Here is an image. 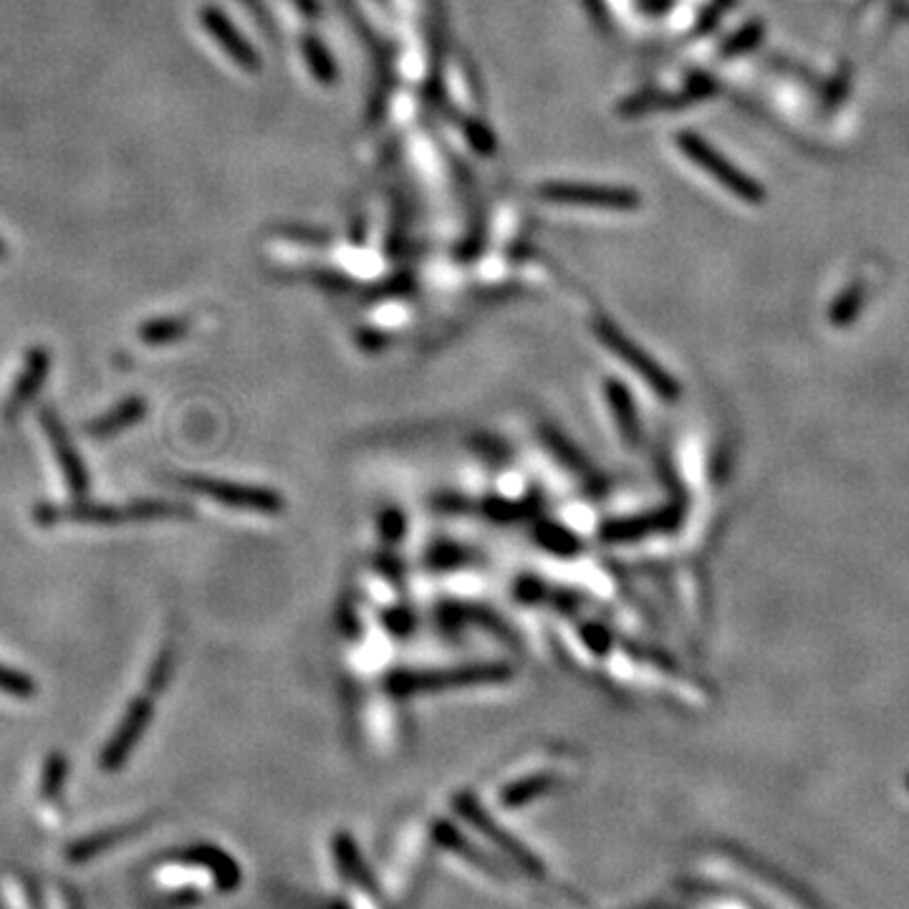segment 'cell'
Wrapping results in <instances>:
<instances>
[{
    "label": "cell",
    "instance_id": "obj_16",
    "mask_svg": "<svg viewBox=\"0 0 909 909\" xmlns=\"http://www.w3.org/2000/svg\"><path fill=\"white\" fill-rule=\"evenodd\" d=\"M144 415H147V402H144L142 397L124 400L122 404H116L114 410L106 412V415L94 420L92 425H89V435H94V437L120 435L122 430L132 427L134 422H140Z\"/></svg>",
    "mask_w": 909,
    "mask_h": 909
},
{
    "label": "cell",
    "instance_id": "obj_24",
    "mask_svg": "<svg viewBox=\"0 0 909 909\" xmlns=\"http://www.w3.org/2000/svg\"><path fill=\"white\" fill-rule=\"evenodd\" d=\"M0 692H3V695L25 700V698L35 695V682L29 678V674L16 672L11 668H6V664H0Z\"/></svg>",
    "mask_w": 909,
    "mask_h": 909
},
{
    "label": "cell",
    "instance_id": "obj_33",
    "mask_svg": "<svg viewBox=\"0 0 909 909\" xmlns=\"http://www.w3.org/2000/svg\"><path fill=\"white\" fill-rule=\"evenodd\" d=\"M758 33H761V25H751V29H745L743 33H737V35H735V43H731V47H727V53H741V51H745V49H751L753 43H755V39H758Z\"/></svg>",
    "mask_w": 909,
    "mask_h": 909
},
{
    "label": "cell",
    "instance_id": "obj_14",
    "mask_svg": "<svg viewBox=\"0 0 909 909\" xmlns=\"http://www.w3.org/2000/svg\"><path fill=\"white\" fill-rule=\"evenodd\" d=\"M556 786H559V778L551 776V773H530V776L516 778L508 786H503L500 804L510 808V812H516V808H524L530 800L551 794Z\"/></svg>",
    "mask_w": 909,
    "mask_h": 909
},
{
    "label": "cell",
    "instance_id": "obj_7",
    "mask_svg": "<svg viewBox=\"0 0 909 909\" xmlns=\"http://www.w3.org/2000/svg\"><path fill=\"white\" fill-rule=\"evenodd\" d=\"M544 200L554 205H574V208L593 210H637L642 205L639 193L629 187H601V185H546L538 190Z\"/></svg>",
    "mask_w": 909,
    "mask_h": 909
},
{
    "label": "cell",
    "instance_id": "obj_27",
    "mask_svg": "<svg viewBox=\"0 0 909 909\" xmlns=\"http://www.w3.org/2000/svg\"><path fill=\"white\" fill-rule=\"evenodd\" d=\"M407 524H404V516L397 508H386L380 516V534L386 544H400Z\"/></svg>",
    "mask_w": 909,
    "mask_h": 909
},
{
    "label": "cell",
    "instance_id": "obj_11",
    "mask_svg": "<svg viewBox=\"0 0 909 909\" xmlns=\"http://www.w3.org/2000/svg\"><path fill=\"white\" fill-rule=\"evenodd\" d=\"M49 364H51L49 351H43V349H33L29 354V359H25L23 374L18 376L16 386L6 400V420L8 422L16 420L18 412H21L25 404H29L35 397V392H39L41 384L47 382Z\"/></svg>",
    "mask_w": 909,
    "mask_h": 909
},
{
    "label": "cell",
    "instance_id": "obj_12",
    "mask_svg": "<svg viewBox=\"0 0 909 909\" xmlns=\"http://www.w3.org/2000/svg\"><path fill=\"white\" fill-rule=\"evenodd\" d=\"M674 524H678V516H674L672 510H660V513H650V516L611 520V524L601 528V538L609 544L639 541V538L652 536L657 534V530H668Z\"/></svg>",
    "mask_w": 909,
    "mask_h": 909
},
{
    "label": "cell",
    "instance_id": "obj_8",
    "mask_svg": "<svg viewBox=\"0 0 909 909\" xmlns=\"http://www.w3.org/2000/svg\"><path fill=\"white\" fill-rule=\"evenodd\" d=\"M152 713H155V707H152V700H147V698L134 700L130 705V710H127V715L122 717L120 727H116V733L110 737V743H106L99 766H102L104 771H110V773L120 771L124 763L130 761V755L134 753V748H137L142 735L147 733Z\"/></svg>",
    "mask_w": 909,
    "mask_h": 909
},
{
    "label": "cell",
    "instance_id": "obj_23",
    "mask_svg": "<svg viewBox=\"0 0 909 909\" xmlns=\"http://www.w3.org/2000/svg\"><path fill=\"white\" fill-rule=\"evenodd\" d=\"M473 559V554L467 551V548L457 546V544H437L432 551L427 554V564L430 569L435 571H443V569H457V566H463Z\"/></svg>",
    "mask_w": 909,
    "mask_h": 909
},
{
    "label": "cell",
    "instance_id": "obj_29",
    "mask_svg": "<svg viewBox=\"0 0 909 909\" xmlns=\"http://www.w3.org/2000/svg\"><path fill=\"white\" fill-rule=\"evenodd\" d=\"M581 637H583V642H587V647L591 652H597V654L609 652V632L605 627L587 624L581 629Z\"/></svg>",
    "mask_w": 909,
    "mask_h": 909
},
{
    "label": "cell",
    "instance_id": "obj_9",
    "mask_svg": "<svg viewBox=\"0 0 909 909\" xmlns=\"http://www.w3.org/2000/svg\"><path fill=\"white\" fill-rule=\"evenodd\" d=\"M41 422H43V430H47V435L51 440L53 453H56V457H59L61 471H64V478L69 483L71 495H76V498H84L86 490H89V473L84 467V461H81L74 445H71L64 425H61L59 417L53 415L51 410L41 412Z\"/></svg>",
    "mask_w": 909,
    "mask_h": 909
},
{
    "label": "cell",
    "instance_id": "obj_15",
    "mask_svg": "<svg viewBox=\"0 0 909 909\" xmlns=\"http://www.w3.org/2000/svg\"><path fill=\"white\" fill-rule=\"evenodd\" d=\"M541 437H544V443L548 445V450H551V453L564 463V467H569L574 475H579L581 481H587V485H591V488L599 483L597 473L591 471L589 461H583L579 447H576L569 437H564L561 432L556 427H551V425L541 427Z\"/></svg>",
    "mask_w": 909,
    "mask_h": 909
},
{
    "label": "cell",
    "instance_id": "obj_10",
    "mask_svg": "<svg viewBox=\"0 0 909 909\" xmlns=\"http://www.w3.org/2000/svg\"><path fill=\"white\" fill-rule=\"evenodd\" d=\"M200 18H203V25L208 29V33L213 35L215 41L220 43V49L228 53V56L236 61L240 69L256 71L260 66L258 64V53L250 49V43L236 31V25L228 21V16L220 13L218 8H205V11L200 13Z\"/></svg>",
    "mask_w": 909,
    "mask_h": 909
},
{
    "label": "cell",
    "instance_id": "obj_5",
    "mask_svg": "<svg viewBox=\"0 0 909 909\" xmlns=\"http://www.w3.org/2000/svg\"><path fill=\"white\" fill-rule=\"evenodd\" d=\"M678 147L682 149V155L690 157L700 169H705L707 175H713L725 190H731L735 197H741L743 203L761 205L766 190L755 183L753 177H748L741 169L733 167L720 152H715L705 140H700L698 134L692 132H680L678 134Z\"/></svg>",
    "mask_w": 909,
    "mask_h": 909
},
{
    "label": "cell",
    "instance_id": "obj_32",
    "mask_svg": "<svg viewBox=\"0 0 909 909\" xmlns=\"http://www.w3.org/2000/svg\"><path fill=\"white\" fill-rule=\"evenodd\" d=\"M339 629L351 639L359 637V632H362V629H359V619L354 614V609H351V605H341V609H339Z\"/></svg>",
    "mask_w": 909,
    "mask_h": 909
},
{
    "label": "cell",
    "instance_id": "obj_6",
    "mask_svg": "<svg viewBox=\"0 0 909 909\" xmlns=\"http://www.w3.org/2000/svg\"><path fill=\"white\" fill-rule=\"evenodd\" d=\"M593 331H597L601 344L609 347L619 359H622L624 364L632 366L634 372L642 376V380L650 384L657 394H660V397H664V400L678 397V394H680L678 382H674L672 376L664 372V369L657 364L642 347H637L634 341L624 334V331H619L614 327V321L597 319V321H593Z\"/></svg>",
    "mask_w": 909,
    "mask_h": 909
},
{
    "label": "cell",
    "instance_id": "obj_34",
    "mask_svg": "<svg viewBox=\"0 0 909 909\" xmlns=\"http://www.w3.org/2000/svg\"><path fill=\"white\" fill-rule=\"evenodd\" d=\"M3 254H6V248H3V242H0V256H3Z\"/></svg>",
    "mask_w": 909,
    "mask_h": 909
},
{
    "label": "cell",
    "instance_id": "obj_2",
    "mask_svg": "<svg viewBox=\"0 0 909 909\" xmlns=\"http://www.w3.org/2000/svg\"><path fill=\"white\" fill-rule=\"evenodd\" d=\"M513 678V670L508 664L490 662V664H465V668L453 670H427V672H392L386 678V692L394 698H412V695H432V692L445 690H461L475 685H495V682H506Z\"/></svg>",
    "mask_w": 909,
    "mask_h": 909
},
{
    "label": "cell",
    "instance_id": "obj_28",
    "mask_svg": "<svg viewBox=\"0 0 909 909\" xmlns=\"http://www.w3.org/2000/svg\"><path fill=\"white\" fill-rule=\"evenodd\" d=\"M382 619H384V624L392 634L404 637V634H410L412 629H415V617H412V611H407V609H390Z\"/></svg>",
    "mask_w": 909,
    "mask_h": 909
},
{
    "label": "cell",
    "instance_id": "obj_21",
    "mask_svg": "<svg viewBox=\"0 0 909 909\" xmlns=\"http://www.w3.org/2000/svg\"><path fill=\"white\" fill-rule=\"evenodd\" d=\"M183 334H187V321L185 319H157V321H149L147 327L140 329V337L152 347L169 344V341H175Z\"/></svg>",
    "mask_w": 909,
    "mask_h": 909
},
{
    "label": "cell",
    "instance_id": "obj_30",
    "mask_svg": "<svg viewBox=\"0 0 909 909\" xmlns=\"http://www.w3.org/2000/svg\"><path fill=\"white\" fill-rule=\"evenodd\" d=\"M516 597L520 601H526V605H536V601H546L548 589L544 587L541 581H536V579H520L518 587H516Z\"/></svg>",
    "mask_w": 909,
    "mask_h": 909
},
{
    "label": "cell",
    "instance_id": "obj_26",
    "mask_svg": "<svg viewBox=\"0 0 909 909\" xmlns=\"http://www.w3.org/2000/svg\"><path fill=\"white\" fill-rule=\"evenodd\" d=\"M861 301H864V288L861 286H854L846 291L839 301H836L834 311H831V321L836 327H844L846 321H851L857 317V311L861 309Z\"/></svg>",
    "mask_w": 909,
    "mask_h": 909
},
{
    "label": "cell",
    "instance_id": "obj_19",
    "mask_svg": "<svg viewBox=\"0 0 909 909\" xmlns=\"http://www.w3.org/2000/svg\"><path fill=\"white\" fill-rule=\"evenodd\" d=\"M534 538L536 544L546 548V551H551L556 556H574L581 551V541L576 538V534H571L569 528H564L559 524H551V520H544V524H538L534 528Z\"/></svg>",
    "mask_w": 909,
    "mask_h": 909
},
{
    "label": "cell",
    "instance_id": "obj_20",
    "mask_svg": "<svg viewBox=\"0 0 909 909\" xmlns=\"http://www.w3.org/2000/svg\"><path fill=\"white\" fill-rule=\"evenodd\" d=\"M190 516V510L169 500H140L127 506V518L132 520H152V518H183Z\"/></svg>",
    "mask_w": 909,
    "mask_h": 909
},
{
    "label": "cell",
    "instance_id": "obj_13",
    "mask_svg": "<svg viewBox=\"0 0 909 909\" xmlns=\"http://www.w3.org/2000/svg\"><path fill=\"white\" fill-rule=\"evenodd\" d=\"M440 619L447 627H465V624H478L481 629H488L495 637L508 639V642H516V634L510 632L508 624H503V619L495 614V611L478 607V605H447L440 609Z\"/></svg>",
    "mask_w": 909,
    "mask_h": 909
},
{
    "label": "cell",
    "instance_id": "obj_3",
    "mask_svg": "<svg viewBox=\"0 0 909 909\" xmlns=\"http://www.w3.org/2000/svg\"><path fill=\"white\" fill-rule=\"evenodd\" d=\"M453 806H455V812L473 826V829H478L485 839L495 846V849L506 854V857L516 864L520 871H526L528 877H546L541 859H538L536 854L518 839V836H513L510 831L503 829V826L493 818V814L485 812V808L481 806V800L473 794H465V791L463 794H457L453 798Z\"/></svg>",
    "mask_w": 909,
    "mask_h": 909
},
{
    "label": "cell",
    "instance_id": "obj_4",
    "mask_svg": "<svg viewBox=\"0 0 909 909\" xmlns=\"http://www.w3.org/2000/svg\"><path fill=\"white\" fill-rule=\"evenodd\" d=\"M179 488L200 493L205 498L223 503L228 508L260 513V516H278V513L286 510V500L281 495L268 488H256V485L205 478V475H185V478H179Z\"/></svg>",
    "mask_w": 909,
    "mask_h": 909
},
{
    "label": "cell",
    "instance_id": "obj_22",
    "mask_svg": "<svg viewBox=\"0 0 909 909\" xmlns=\"http://www.w3.org/2000/svg\"><path fill=\"white\" fill-rule=\"evenodd\" d=\"M303 53H306V59H309V66L313 71V76H317L321 84H331V81L337 79L334 61H331L329 51L323 49V43L319 39L309 35V39L303 41Z\"/></svg>",
    "mask_w": 909,
    "mask_h": 909
},
{
    "label": "cell",
    "instance_id": "obj_1",
    "mask_svg": "<svg viewBox=\"0 0 909 909\" xmlns=\"http://www.w3.org/2000/svg\"><path fill=\"white\" fill-rule=\"evenodd\" d=\"M159 881L177 895H228L240 887L242 875L238 861L220 846L200 844L190 851L177 854L167 869H159Z\"/></svg>",
    "mask_w": 909,
    "mask_h": 909
},
{
    "label": "cell",
    "instance_id": "obj_25",
    "mask_svg": "<svg viewBox=\"0 0 909 909\" xmlns=\"http://www.w3.org/2000/svg\"><path fill=\"white\" fill-rule=\"evenodd\" d=\"M173 670H175V652L173 647L165 644V650L157 654L155 664H152L149 670V678H147V685L152 692H162L167 688L169 678H173Z\"/></svg>",
    "mask_w": 909,
    "mask_h": 909
},
{
    "label": "cell",
    "instance_id": "obj_18",
    "mask_svg": "<svg viewBox=\"0 0 909 909\" xmlns=\"http://www.w3.org/2000/svg\"><path fill=\"white\" fill-rule=\"evenodd\" d=\"M538 510H541V500H538V495H528V498H520V500L488 498L481 503V513L488 520H493V524H520V520L534 518Z\"/></svg>",
    "mask_w": 909,
    "mask_h": 909
},
{
    "label": "cell",
    "instance_id": "obj_31",
    "mask_svg": "<svg viewBox=\"0 0 909 909\" xmlns=\"http://www.w3.org/2000/svg\"><path fill=\"white\" fill-rule=\"evenodd\" d=\"M66 776V763L64 758H59V755H53L51 763H49V771H47V781H43V788H47V794H53L61 786V781Z\"/></svg>",
    "mask_w": 909,
    "mask_h": 909
},
{
    "label": "cell",
    "instance_id": "obj_17",
    "mask_svg": "<svg viewBox=\"0 0 909 909\" xmlns=\"http://www.w3.org/2000/svg\"><path fill=\"white\" fill-rule=\"evenodd\" d=\"M605 394H607V402L611 407V415H614V420H617V427H619V432H622V437L627 440V443H637L639 420H637L632 394H629L627 386L622 382H617V380L607 382Z\"/></svg>",
    "mask_w": 909,
    "mask_h": 909
}]
</instances>
